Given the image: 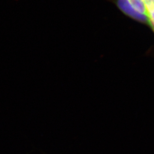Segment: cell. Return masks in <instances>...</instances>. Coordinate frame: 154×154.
Wrapping results in <instances>:
<instances>
[{"instance_id":"3957f363","label":"cell","mask_w":154,"mask_h":154,"mask_svg":"<svg viewBox=\"0 0 154 154\" xmlns=\"http://www.w3.org/2000/svg\"><path fill=\"white\" fill-rule=\"evenodd\" d=\"M132 8L138 13L144 15L148 18L147 11L144 0H128Z\"/></svg>"},{"instance_id":"6da1fadb","label":"cell","mask_w":154,"mask_h":154,"mask_svg":"<svg viewBox=\"0 0 154 154\" xmlns=\"http://www.w3.org/2000/svg\"><path fill=\"white\" fill-rule=\"evenodd\" d=\"M116 3L118 8L127 16L138 22L146 24L150 27V23L147 17L136 11L130 5L128 0H117Z\"/></svg>"},{"instance_id":"7a4b0ae2","label":"cell","mask_w":154,"mask_h":154,"mask_svg":"<svg viewBox=\"0 0 154 154\" xmlns=\"http://www.w3.org/2000/svg\"><path fill=\"white\" fill-rule=\"evenodd\" d=\"M147 11L150 28L154 32V0H144Z\"/></svg>"}]
</instances>
